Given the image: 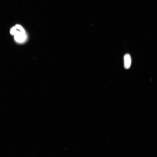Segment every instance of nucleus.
Wrapping results in <instances>:
<instances>
[{
    "label": "nucleus",
    "mask_w": 157,
    "mask_h": 157,
    "mask_svg": "<svg viewBox=\"0 0 157 157\" xmlns=\"http://www.w3.org/2000/svg\"><path fill=\"white\" fill-rule=\"evenodd\" d=\"M27 38L25 33H22L20 31H17L15 34L14 38L16 41L19 42H23L25 41Z\"/></svg>",
    "instance_id": "1"
},
{
    "label": "nucleus",
    "mask_w": 157,
    "mask_h": 157,
    "mask_svg": "<svg viewBox=\"0 0 157 157\" xmlns=\"http://www.w3.org/2000/svg\"><path fill=\"white\" fill-rule=\"evenodd\" d=\"M124 67L126 69H128L130 67L131 64V59L129 54H126L124 57Z\"/></svg>",
    "instance_id": "2"
},
{
    "label": "nucleus",
    "mask_w": 157,
    "mask_h": 157,
    "mask_svg": "<svg viewBox=\"0 0 157 157\" xmlns=\"http://www.w3.org/2000/svg\"><path fill=\"white\" fill-rule=\"evenodd\" d=\"M15 27L16 28V29L19 30L21 32L24 33H25V30H24L21 26L18 25V24H17V25L15 26Z\"/></svg>",
    "instance_id": "3"
},
{
    "label": "nucleus",
    "mask_w": 157,
    "mask_h": 157,
    "mask_svg": "<svg viewBox=\"0 0 157 157\" xmlns=\"http://www.w3.org/2000/svg\"><path fill=\"white\" fill-rule=\"evenodd\" d=\"M17 31L16 28L15 27H12L10 30V34L12 35H15L17 32Z\"/></svg>",
    "instance_id": "4"
}]
</instances>
